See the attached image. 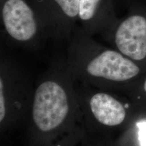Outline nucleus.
<instances>
[{
	"mask_svg": "<svg viewBox=\"0 0 146 146\" xmlns=\"http://www.w3.org/2000/svg\"><path fill=\"white\" fill-rule=\"evenodd\" d=\"M91 112L102 125L107 127H118L128 118L125 106L117 98L106 93H97L89 101Z\"/></svg>",
	"mask_w": 146,
	"mask_h": 146,
	"instance_id": "39448f33",
	"label": "nucleus"
},
{
	"mask_svg": "<svg viewBox=\"0 0 146 146\" xmlns=\"http://www.w3.org/2000/svg\"><path fill=\"white\" fill-rule=\"evenodd\" d=\"M100 0H79L78 16L83 21H88L94 17Z\"/></svg>",
	"mask_w": 146,
	"mask_h": 146,
	"instance_id": "423d86ee",
	"label": "nucleus"
},
{
	"mask_svg": "<svg viewBox=\"0 0 146 146\" xmlns=\"http://www.w3.org/2000/svg\"><path fill=\"white\" fill-rule=\"evenodd\" d=\"M115 43L121 54L137 64L146 60V18L133 15L122 22L115 34Z\"/></svg>",
	"mask_w": 146,
	"mask_h": 146,
	"instance_id": "7ed1b4c3",
	"label": "nucleus"
},
{
	"mask_svg": "<svg viewBox=\"0 0 146 146\" xmlns=\"http://www.w3.org/2000/svg\"><path fill=\"white\" fill-rule=\"evenodd\" d=\"M4 87L2 77L0 78V122L2 123L6 115V103L4 96Z\"/></svg>",
	"mask_w": 146,
	"mask_h": 146,
	"instance_id": "6e6552de",
	"label": "nucleus"
},
{
	"mask_svg": "<svg viewBox=\"0 0 146 146\" xmlns=\"http://www.w3.org/2000/svg\"><path fill=\"white\" fill-rule=\"evenodd\" d=\"M2 15L5 29L14 39L29 41L35 35L36 25L33 12L23 0H8Z\"/></svg>",
	"mask_w": 146,
	"mask_h": 146,
	"instance_id": "20e7f679",
	"label": "nucleus"
},
{
	"mask_svg": "<svg viewBox=\"0 0 146 146\" xmlns=\"http://www.w3.org/2000/svg\"><path fill=\"white\" fill-rule=\"evenodd\" d=\"M69 112L66 92L54 81L40 84L35 93L33 119L36 127L42 132H50L62 125Z\"/></svg>",
	"mask_w": 146,
	"mask_h": 146,
	"instance_id": "f257e3e1",
	"label": "nucleus"
},
{
	"mask_svg": "<svg viewBox=\"0 0 146 146\" xmlns=\"http://www.w3.org/2000/svg\"><path fill=\"white\" fill-rule=\"evenodd\" d=\"M64 13L69 17H75L78 14L79 0H55Z\"/></svg>",
	"mask_w": 146,
	"mask_h": 146,
	"instance_id": "0eeeda50",
	"label": "nucleus"
},
{
	"mask_svg": "<svg viewBox=\"0 0 146 146\" xmlns=\"http://www.w3.org/2000/svg\"><path fill=\"white\" fill-rule=\"evenodd\" d=\"M141 91H142V94L143 95V96L145 97V98L146 99V76H145V78H143V82H142Z\"/></svg>",
	"mask_w": 146,
	"mask_h": 146,
	"instance_id": "9d476101",
	"label": "nucleus"
},
{
	"mask_svg": "<svg viewBox=\"0 0 146 146\" xmlns=\"http://www.w3.org/2000/svg\"><path fill=\"white\" fill-rule=\"evenodd\" d=\"M139 139L141 146H146V123L139 124Z\"/></svg>",
	"mask_w": 146,
	"mask_h": 146,
	"instance_id": "1a4fd4ad",
	"label": "nucleus"
},
{
	"mask_svg": "<svg viewBox=\"0 0 146 146\" xmlns=\"http://www.w3.org/2000/svg\"><path fill=\"white\" fill-rule=\"evenodd\" d=\"M87 72L94 77L114 83H132L141 77L145 70L120 52L106 50L91 60Z\"/></svg>",
	"mask_w": 146,
	"mask_h": 146,
	"instance_id": "f03ea898",
	"label": "nucleus"
}]
</instances>
